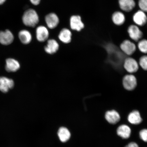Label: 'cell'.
<instances>
[{
    "label": "cell",
    "instance_id": "obj_1",
    "mask_svg": "<svg viewBox=\"0 0 147 147\" xmlns=\"http://www.w3.org/2000/svg\"><path fill=\"white\" fill-rule=\"evenodd\" d=\"M105 48L107 53V60L115 68H121L125 59V54L120 49L112 43L106 44Z\"/></svg>",
    "mask_w": 147,
    "mask_h": 147
},
{
    "label": "cell",
    "instance_id": "obj_2",
    "mask_svg": "<svg viewBox=\"0 0 147 147\" xmlns=\"http://www.w3.org/2000/svg\"><path fill=\"white\" fill-rule=\"evenodd\" d=\"M24 24L27 26L34 27L39 22V18L36 11L32 9L26 11L22 17Z\"/></svg>",
    "mask_w": 147,
    "mask_h": 147
},
{
    "label": "cell",
    "instance_id": "obj_3",
    "mask_svg": "<svg viewBox=\"0 0 147 147\" xmlns=\"http://www.w3.org/2000/svg\"><path fill=\"white\" fill-rule=\"evenodd\" d=\"M127 32L130 38L135 41H139L143 36L142 31L135 24L130 25L128 28Z\"/></svg>",
    "mask_w": 147,
    "mask_h": 147
},
{
    "label": "cell",
    "instance_id": "obj_4",
    "mask_svg": "<svg viewBox=\"0 0 147 147\" xmlns=\"http://www.w3.org/2000/svg\"><path fill=\"white\" fill-rule=\"evenodd\" d=\"M123 84L125 89L128 91L133 90L136 87L137 79L133 75H127L123 78Z\"/></svg>",
    "mask_w": 147,
    "mask_h": 147
},
{
    "label": "cell",
    "instance_id": "obj_5",
    "mask_svg": "<svg viewBox=\"0 0 147 147\" xmlns=\"http://www.w3.org/2000/svg\"><path fill=\"white\" fill-rule=\"evenodd\" d=\"M120 49L125 55H131L136 51V47L133 42L129 40H124L121 44Z\"/></svg>",
    "mask_w": 147,
    "mask_h": 147
},
{
    "label": "cell",
    "instance_id": "obj_6",
    "mask_svg": "<svg viewBox=\"0 0 147 147\" xmlns=\"http://www.w3.org/2000/svg\"><path fill=\"white\" fill-rule=\"evenodd\" d=\"M146 13L139 10L134 14L133 20L135 24L139 27L144 26L147 23V16Z\"/></svg>",
    "mask_w": 147,
    "mask_h": 147
},
{
    "label": "cell",
    "instance_id": "obj_7",
    "mask_svg": "<svg viewBox=\"0 0 147 147\" xmlns=\"http://www.w3.org/2000/svg\"><path fill=\"white\" fill-rule=\"evenodd\" d=\"M123 65L125 69L130 73L136 72L139 69V64L138 62L132 58L125 59Z\"/></svg>",
    "mask_w": 147,
    "mask_h": 147
},
{
    "label": "cell",
    "instance_id": "obj_8",
    "mask_svg": "<svg viewBox=\"0 0 147 147\" xmlns=\"http://www.w3.org/2000/svg\"><path fill=\"white\" fill-rule=\"evenodd\" d=\"M70 26L73 30L80 32L84 28V24L82 22L81 18L78 15L73 16L70 19Z\"/></svg>",
    "mask_w": 147,
    "mask_h": 147
},
{
    "label": "cell",
    "instance_id": "obj_9",
    "mask_svg": "<svg viewBox=\"0 0 147 147\" xmlns=\"http://www.w3.org/2000/svg\"><path fill=\"white\" fill-rule=\"evenodd\" d=\"M36 39L38 41L45 42L49 38V31L47 27L43 26H40L36 29Z\"/></svg>",
    "mask_w": 147,
    "mask_h": 147
},
{
    "label": "cell",
    "instance_id": "obj_10",
    "mask_svg": "<svg viewBox=\"0 0 147 147\" xmlns=\"http://www.w3.org/2000/svg\"><path fill=\"white\" fill-rule=\"evenodd\" d=\"M14 86V82L12 79L5 77H0V90L3 93L7 92Z\"/></svg>",
    "mask_w": 147,
    "mask_h": 147
},
{
    "label": "cell",
    "instance_id": "obj_11",
    "mask_svg": "<svg viewBox=\"0 0 147 147\" xmlns=\"http://www.w3.org/2000/svg\"><path fill=\"white\" fill-rule=\"evenodd\" d=\"M45 21L47 27L49 28L53 29L58 26L59 19L56 14L51 13L46 16Z\"/></svg>",
    "mask_w": 147,
    "mask_h": 147
},
{
    "label": "cell",
    "instance_id": "obj_12",
    "mask_svg": "<svg viewBox=\"0 0 147 147\" xmlns=\"http://www.w3.org/2000/svg\"><path fill=\"white\" fill-rule=\"evenodd\" d=\"M118 3L121 10L126 12L131 11L136 5L135 0H118Z\"/></svg>",
    "mask_w": 147,
    "mask_h": 147
},
{
    "label": "cell",
    "instance_id": "obj_13",
    "mask_svg": "<svg viewBox=\"0 0 147 147\" xmlns=\"http://www.w3.org/2000/svg\"><path fill=\"white\" fill-rule=\"evenodd\" d=\"M59 45L56 40L49 39L47 41V45L45 47V52L49 55H54L57 52Z\"/></svg>",
    "mask_w": 147,
    "mask_h": 147
},
{
    "label": "cell",
    "instance_id": "obj_14",
    "mask_svg": "<svg viewBox=\"0 0 147 147\" xmlns=\"http://www.w3.org/2000/svg\"><path fill=\"white\" fill-rule=\"evenodd\" d=\"M105 118L110 124L114 125L117 124L119 122L121 117L118 112L113 110L106 112Z\"/></svg>",
    "mask_w": 147,
    "mask_h": 147
},
{
    "label": "cell",
    "instance_id": "obj_15",
    "mask_svg": "<svg viewBox=\"0 0 147 147\" xmlns=\"http://www.w3.org/2000/svg\"><path fill=\"white\" fill-rule=\"evenodd\" d=\"M14 40L13 34L9 30L0 32V43L3 45H8L11 43Z\"/></svg>",
    "mask_w": 147,
    "mask_h": 147
},
{
    "label": "cell",
    "instance_id": "obj_16",
    "mask_svg": "<svg viewBox=\"0 0 147 147\" xmlns=\"http://www.w3.org/2000/svg\"><path fill=\"white\" fill-rule=\"evenodd\" d=\"M112 20L114 24L117 26H120L125 23L126 17L123 13L119 11H117L114 12L112 15Z\"/></svg>",
    "mask_w": 147,
    "mask_h": 147
},
{
    "label": "cell",
    "instance_id": "obj_17",
    "mask_svg": "<svg viewBox=\"0 0 147 147\" xmlns=\"http://www.w3.org/2000/svg\"><path fill=\"white\" fill-rule=\"evenodd\" d=\"M117 135L122 138L127 139L131 135V130L127 125H122L117 128Z\"/></svg>",
    "mask_w": 147,
    "mask_h": 147
},
{
    "label": "cell",
    "instance_id": "obj_18",
    "mask_svg": "<svg viewBox=\"0 0 147 147\" xmlns=\"http://www.w3.org/2000/svg\"><path fill=\"white\" fill-rule=\"evenodd\" d=\"M20 64L17 60L9 58L6 60L5 69L8 72H15L20 68Z\"/></svg>",
    "mask_w": 147,
    "mask_h": 147
},
{
    "label": "cell",
    "instance_id": "obj_19",
    "mask_svg": "<svg viewBox=\"0 0 147 147\" xmlns=\"http://www.w3.org/2000/svg\"><path fill=\"white\" fill-rule=\"evenodd\" d=\"M72 34L71 31L67 28H63L60 31L58 35L60 41L64 44H68L71 41Z\"/></svg>",
    "mask_w": 147,
    "mask_h": 147
},
{
    "label": "cell",
    "instance_id": "obj_20",
    "mask_svg": "<svg viewBox=\"0 0 147 147\" xmlns=\"http://www.w3.org/2000/svg\"><path fill=\"white\" fill-rule=\"evenodd\" d=\"M128 120L130 123L134 125L140 124L142 121L140 114L137 110H134L129 114Z\"/></svg>",
    "mask_w": 147,
    "mask_h": 147
},
{
    "label": "cell",
    "instance_id": "obj_21",
    "mask_svg": "<svg viewBox=\"0 0 147 147\" xmlns=\"http://www.w3.org/2000/svg\"><path fill=\"white\" fill-rule=\"evenodd\" d=\"M18 36L22 43L24 45H28L32 41V34L30 32L26 30L20 31L18 34Z\"/></svg>",
    "mask_w": 147,
    "mask_h": 147
},
{
    "label": "cell",
    "instance_id": "obj_22",
    "mask_svg": "<svg viewBox=\"0 0 147 147\" xmlns=\"http://www.w3.org/2000/svg\"><path fill=\"white\" fill-rule=\"evenodd\" d=\"M58 135L60 140L62 142H67L71 137V134L67 128L61 127L59 128L58 132Z\"/></svg>",
    "mask_w": 147,
    "mask_h": 147
},
{
    "label": "cell",
    "instance_id": "obj_23",
    "mask_svg": "<svg viewBox=\"0 0 147 147\" xmlns=\"http://www.w3.org/2000/svg\"><path fill=\"white\" fill-rule=\"evenodd\" d=\"M138 47L141 52L147 53V40L142 39L140 40L138 44Z\"/></svg>",
    "mask_w": 147,
    "mask_h": 147
},
{
    "label": "cell",
    "instance_id": "obj_24",
    "mask_svg": "<svg viewBox=\"0 0 147 147\" xmlns=\"http://www.w3.org/2000/svg\"><path fill=\"white\" fill-rule=\"evenodd\" d=\"M138 5L140 10L147 13V0H139Z\"/></svg>",
    "mask_w": 147,
    "mask_h": 147
},
{
    "label": "cell",
    "instance_id": "obj_25",
    "mask_svg": "<svg viewBox=\"0 0 147 147\" xmlns=\"http://www.w3.org/2000/svg\"><path fill=\"white\" fill-rule=\"evenodd\" d=\"M139 65L144 70L147 71V56H143L139 60Z\"/></svg>",
    "mask_w": 147,
    "mask_h": 147
},
{
    "label": "cell",
    "instance_id": "obj_26",
    "mask_svg": "<svg viewBox=\"0 0 147 147\" xmlns=\"http://www.w3.org/2000/svg\"><path fill=\"white\" fill-rule=\"evenodd\" d=\"M139 136L141 140L144 142H147V129L141 130L139 133Z\"/></svg>",
    "mask_w": 147,
    "mask_h": 147
},
{
    "label": "cell",
    "instance_id": "obj_27",
    "mask_svg": "<svg viewBox=\"0 0 147 147\" xmlns=\"http://www.w3.org/2000/svg\"><path fill=\"white\" fill-rule=\"evenodd\" d=\"M125 147H139V146L136 143L134 142H131L129 143Z\"/></svg>",
    "mask_w": 147,
    "mask_h": 147
},
{
    "label": "cell",
    "instance_id": "obj_28",
    "mask_svg": "<svg viewBox=\"0 0 147 147\" xmlns=\"http://www.w3.org/2000/svg\"><path fill=\"white\" fill-rule=\"evenodd\" d=\"M30 1L33 5H37L40 4L41 0H30Z\"/></svg>",
    "mask_w": 147,
    "mask_h": 147
},
{
    "label": "cell",
    "instance_id": "obj_29",
    "mask_svg": "<svg viewBox=\"0 0 147 147\" xmlns=\"http://www.w3.org/2000/svg\"><path fill=\"white\" fill-rule=\"evenodd\" d=\"M6 0H0V5L3 4Z\"/></svg>",
    "mask_w": 147,
    "mask_h": 147
}]
</instances>
